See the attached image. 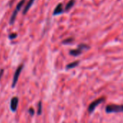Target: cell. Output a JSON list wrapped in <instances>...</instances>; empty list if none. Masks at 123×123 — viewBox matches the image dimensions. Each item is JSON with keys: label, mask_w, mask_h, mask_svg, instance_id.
I'll return each mask as SVG.
<instances>
[{"label": "cell", "mask_w": 123, "mask_h": 123, "mask_svg": "<svg viewBox=\"0 0 123 123\" xmlns=\"http://www.w3.org/2000/svg\"><path fill=\"white\" fill-rule=\"evenodd\" d=\"M105 111L107 114L111 113H119L123 112V105L122 104H109L106 106Z\"/></svg>", "instance_id": "6da1fadb"}, {"label": "cell", "mask_w": 123, "mask_h": 123, "mask_svg": "<svg viewBox=\"0 0 123 123\" xmlns=\"http://www.w3.org/2000/svg\"><path fill=\"white\" fill-rule=\"evenodd\" d=\"M88 49H90V46H88V45H86L85 43H81V44L78 45L77 49L70 50V54L73 56H78L80 55L84 50H88Z\"/></svg>", "instance_id": "7a4b0ae2"}, {"label": "cell", "mask_w": 123, "mask_h": 123, "mask_svg": "<svg viewBox=\"0 0 123 123\" xmlns=\"http://www.w3.org/2000/svg\"><path fill=\"white\" fill-rule=\"evenodd\" d=\"M25 2V0H21V1L17 5V7L15 8V10L13 11L12 15H11V18H10V25H12L14 23H15V20L16 19V17H17V15L18 13V12L20 10V9L23 7L24 5V3Z\"/></svg>", "instance_id": "3957f363"}, {"label": "cell", "mask_w": 123, "mask_h": 123, "mask_svg": "<svg viewBox=\"0 0 123 123\" xmlns=\"http://www.w3.org/2000/svg\"><path fill=\"white\" fill-rule=\"evenodd\" d=\"M104 101H105V98H104V97H101V98H98V99L93 101L89 105V106H88V110L89 113H92V112L95 110V109L96 108V106H98L100 104L103 103Z\"/></svg>", "instance_id": "277c9868"}, {"label": "cell", "mask_w": 123, "mask_h": 123, "mask_svg": "<svg viewBox=\"0 0 123 123\" xmlns=\"http://www.w3.org/2000/svg\"><path fill=\"white\" fill-rule=\"evenodd\" d=\"M23 69V65H20L17 68V70H16V71H15V74H14L13 79H12V88H14V87L16 86V84H17V83H18V81L19 77H20V73H21Z\"/></svg>", "instance_id": "5b68a950"}, {"label": "cell", "mask_w": 123, "mask_h": 123, "mask_svg": "<svg viewBox=\"0 0 123 123\" xmlns=\"http://www.w3.org/2000/svg\"><path fill=\"white\" fill-rule=\"evenodd\" d=\"M18 101L19 99L18 97H13L11 99V102H10V108L11 110L13 111H15L18 109Z\"/></svg>", "instance_id": "8992f818"}, {"label": "cell", "mask_w": 123, "mask_h": 123, "mask_svg": "<svg viewBox=\"0 0 123 123\" xmlns=\"http://www.w3.org/2000/svg\"><path fill=\"white\" fill-rule=\"evenodd\" d=\"M64 12V9H63V6L62 3H59L56 5V7L54 8V10L53 12V15H59L60 14H62Z\"/></svg>", "instance_id": "52a82bcc"}, {"label": "cell", "mask_w": 123, "mask_h": 123, "mask_svg": "<svg viewBox=\"0 0 123 123\" xmlns=\"http://www.w3.org/2000/svg\"><path fill=\"white\" fill-rule=\"evenodd\" d=\"M34 1H35V0H29L28 2L27 3V5L24 7V10L23 11V15H25L28 12V10H30V8L31 7V6L33 5Z\"/></svg>", "instance_id": "ba28073f"}, {"label": "cell", "mask_w": 123, "mask_h": 123, "mask_svg": "<svg viewBox=\"0 0 123 123\" xmlns=\"http://www.w3.org/2000/svg\"><path fill=\"white\" fill-rule=\"evenodd\" d=\"M75 0H70L65 7V11L68 12L69 10H70L73 8V7L75 5Z\"/></svg>", "instance_id": "9c48e42d"}, {"label": "cell", "mask_w": 123, "mask_h": 123, "mask_svg": "<svg viewBox=\"0 0 123 123\" xmlns=\"http://www.w3.org/2000/svg\"><path fill=\"white\" fill-rule=\"evenodd\" d=\"M79 65V61H75V62H73L68 64L67 66H66V69L69 70V69H73V68H76L77 66H78Z\"/></svg>", "instance_id": "30bf717a"}, {"label": "cell", "mask_w": 123, "mask_h": 123, "mask_svg": "<svg viewBox=\"0 0 123 123\" xmlns=\"http://www.w3.org/2000/svg\"><path fill=\"white\" fill-rule=\"evenodd\" d=\"M73 41V38H68L67 39H65L62 41V43H64V44H69V43H71Z\"/></svg>", "instance_id": "8fae6325"}, {"label": "cell", "mask_w": 123, "mask_h": 123, "mask_svg": "<svg viewBox=\"0 0 123 123\" xmlns=\"http://www.w3.org/2000/svg\"><path fill=\"white\" fill-rule=\"evenodd\" d=\"M42 112V103L41 101H40L38 103V114L40 115Z\"/></svg>", "instance_id": "7c38bea8"}, {"label": "cell", "mask_w": 123, "mask_h": 123, "mask_svg": "<svg viewBox=\"0 0 123 123\" xmlns=\"http://www.w3.org/2000/svg\"><path fill=\"white\" fill-rule=\"evenodd\" d=\"M17 36H18L17 33H11L9 36V38H10V39H15V38H17Z\"/></svg>", "instance_id": "4fadbf2b"}, {"label": "cell", "mask_w": 123, "mask_h": 123, "mask_svg": "<svg viewBox=\"0 0 123 123\" xmlns=\"http://www.w3.org/2000/svg\"><path fill=\"white\" fill-rule=\"evenodd\" d=\"M3 73H4V70L2 69V70H0V80H1L2 75H3Z\"/></svg>", "instance_id": "5bb4252c"}, {"label": "cell", "mask_w": 123, "mask_h": 123, "mask_svg": "<svg viewBox=\"0 0 123 123\" xmlns=\"http://www.w3.org/2000/svg\"><path fill=\"white\" fill-rule=\"evenodd\" d=\"M29 112H30V114H31V115H33V114H34V109H32V108H31V109H29Z\"/></svg>", "instance_id": "9a60e30c"}]
</instances>
